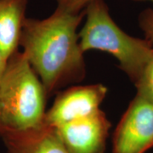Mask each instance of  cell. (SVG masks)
<instances>
[{
  "instance_id": "obj_1",
  "label": "cell",
  "mask_w": 153,
  "mask_h": 153,
  "mask_svg": "<svg viewBox=\"0 0 153 153\" xmlns=\"http://www.w3.org/2000/svg\"><path fill=\"white\" fill-rule=\"evenodd\" d=\"M83 19L84 11L71 13L56 7L44 19L25 20L20 46L47 96L84 77V53L77 32Z\"/></svg>"
},
{
  "instance_id": "obj_2",
  "label": "cell",
  "mask_w": 153,
  "mask_h": 153,
  "mask_svg": "<svg viewBox=\"0 0 153 153\" xmlns=\"http://www.w3.org/2000/svg\"><path fill=\"white\" fill-rule=\"evenodd\" d=\"M46 98L47 94L40 78L25 55L16 51L10 57L0 79L2 134L42 125L47 111Z\"/></svg>"
},
{
  "instance_id": "obj_3",
  "label": "cell",
  "mask_w": 153,
  "mask_h": 153,
  "mask_svg": "<svg viewBox=\"0 0 153 153\" xmlns=\"http://www.w3.org/2000/svg\"><path fill=\"white\" fill-rule=\"evenodd\" d=\"M84 19L78 32L82 52L100 50L113 55L121 70L135 83L152 54L151 43L123 31L111 18L105 0H89L84 9Z\"/></svg>"
},
{
  "instance_id": "obj_4",
  "label": "cell",
  "mask_w": 153,
  "mask_h": 153,
  "mask_svg": "<svg viewBox=\"0 0 153 153\" xmlns=\"http://www.w3.org/2000/svg\"><path fill=\"white\" fill-rule=\"evenodd\" d=\"M153 147V102L136 94L117 126L112 153H146Z\"/></svg>"
},
{
  "instance_id": "obj_5",
  "label": "cell",
  "mask_w": 153,
  "mask_h": 153,
  "mask_svg": "<svg viewBox=\"0 0 153 153\" xmlns=\"http://www.w3.org/2000/svg\"><path fill=\"white\" fill-rule=\"evenodd\" d=\"M107 94L101 83L73 86L60 93L45 114L44 123L56 128L98 111Z\"/></svg>"
},
{
  "instance_id": "obj_6",
  "label": "cell",
  "mask_w": 153,
  "mask_h": 153,
  "mask_svg": "<svg viewBox=\"0 0 153 153\" xmlns=\"http://www.w3.org/2000/svg\"><path fill=\"white\" fill-rule=\"evenodd\" d=\"M55 128L70 153H105L111 123L99 110Z\"/></svg>"
},
{
  "instance_id": "obj_7",
  "label": "cell",
  "mask_w": 153,
  "mask_h": 153,
  "mask_svg": "<svg viewBox=\"0 0 153 153\" xmlns=\"http://www.w3.org/2000/svg\"><path fill=\"white\" fill-rule=\"evenodd\" d=\"M7 153H70L54 127L42 125L2 134Z\"/></svg>"
},
{
  "instance_id": "obj_8",
  "label": "cell",
  "mask_w": 153,
  "mask_h": 153,
  "mask_svg": "<svg viewBox=\"0 0 153 153\" xmlns=\"http://www.w3.org/2000/svg\"><path fill=\"white\" fill-rule=\"evenodd\" d=\"M28 0H0V49L9 60L20 46Z\"/></svg>"
},
{
  "instance_id": "obj_9",
  "label": "cell",
  "mask_w": 153,
  "mask_h": 153,
  "mask_svg": "<svg viewBox=\"0 0 153 153\" xmlns=\"http://www.w3.org/2000/svg\"><path fill=\"white\" fill-rule=\"evenodd\" d=\"M134 85L137 90L136 94L153 102V51Z\"/></svg>"
},
{
  "instance_id": "obj_10",
  "label": "cell",
  "mask_w": 153,
  "mask_h": 153,
  "mask_svg": "<svg viewBox=\"0 0 153 153\" xmlns=\"http://www.w3.org/2000/svg\"><path fill=\"white\" fill-rule=\"evenodd\" d=\"M139 26L142 30L145 38L153 46V9L147 8L139 15Z\"/></svg>"
},
{
  "instance_id": "obj_11",
  "label": "cell",
  "mask_w": 153,
  "mask_h": 153,
  "mask_svg": "<svg viewBox=\"0 0 153 153\" xmlns=\"http://www.w3.org/2000/svg\"><path fill=\"white\" fill-rule=\"evenodd\" d=\"M56 7L71 13H81L84 11L89 0H55ZM136 2H149L153 4V0H134Z\"/></svg>"
},
{
  "instance_id": "obj_12",
  "label": "cell",
  "mask_w": 153,
  "mask_h": 153,
  "mask_svg": "<svg viewBox=\"0 0 153 153\" xmlns=\"http://www.w3.org/2000/svg\"><path fill=\"white\" fill-rule=\"evenodd\" d=\"M8 59L6 58V56L4 55V53L2 52V50L0 49V79L3 76L4 72L5 71L7 63H8Z\"/></svg>"
},
{
  "instance_id": "obj_13",
  "label": "cell",
  "mask_w": 153,
  "mask_h": 153,
  "mask_svg": "<svg viewBox=\"0 0 153 153\" xmlns=\"http://www.w3.org/2000/svg\"><path fill=\"white\" fill-rule=\"evenodd\" d=\"M2 135V128H1V124H0V137Z\"/></svg>"
}]
</instances>
